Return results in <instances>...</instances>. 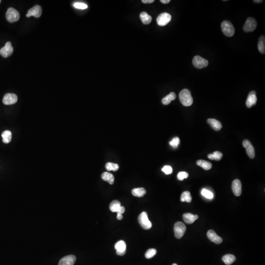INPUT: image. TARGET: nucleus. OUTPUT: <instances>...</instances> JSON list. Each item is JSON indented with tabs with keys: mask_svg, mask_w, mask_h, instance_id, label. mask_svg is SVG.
Listing matches in <instances>:
<instances>
[{
	"mask_svg": "<svg viewBox=\"0 0 265 265\" xmlns=\"http://www.w3.org/2000/svg\"><path fill=\"white\" fill-rule=\"evenodd\" d=\"M182 202H187L190 203L192 200V197L191 193L189 191H185L182 194L180 199Z\"/></svg>",
	"mask_w": 265,
	"mask_h": 265,
	"instance_id": "c85d7f7f",
	"label": "nucleus"
},
{
	"mask_svg": "<svg viewBox=\"0 0 265 265\" xmlns=\"http://www.w3.org/2000/svg\"><path fill=\"white\" fill-rule=\"evenodd\" d=\"M19 13L17 10L13 7H9L6 13V18L7 21L10 23H13L18 21L20 19Z\"/></svg>",
	"mask_w": 265,
	"mask_h": 265,
	"instance_id": "20e7f679",
	"label": "nucleus"
},
{
	"mask_svg": "<svg viewBox=\"0 0 265 265\" xmlns=\"http://www.w3.org/2000/svg\"><path fill=\"white\" fill-rule=\"evenodd\" d=\"M179 99L183 105L189 107L193 104V98L191 92L187 89H184L179 93Z\"/></svg>",
	"mask_w": 265,
	"mask_h": 265,
	"instance_id": "f257e3e1",
	"label": "nucleus"
},
{
	"mask_svg": "<svg viewBox=\"0 0 265 265\" xmlns=\"http://www.w3.org/2000/svg\"><path fill=\"white\" fill-rule=\"evenodd\" d=\"M13 50H14L12 46V43L9 42H7L5 44V46L0 50V54L4 57H7L12 55L13 52Z\"/></svg>",
	"mask_w": 265,
	"mask_h": 265,
	"instance_id": "1a4fd4ad",
	"label": "nucleus"
},
{
	"mask_svg": "<svg viewBox=\"0 0 265 265\" xmlns=\"http://www.w3.org/2000/svg\"><path fill=\"white\" fill-rule=\"evenodd\" d=\"M2 141L5 144H7L11 142L12 139V133L9 130H6L4 131L2 134Z\"/></svg>",
	"mask_w": 265,
	"mask_h": 265,
	"instance_id": "a878e982",
	"label": "nucleus"
},
{
	"mask_svg": "<svg viewBox=\"0 0 265 265\" xmlns=\"http://www.w3.org/2000/svg\"><path fill=\"white\" fill-rule=\"evenodd\" d=\"M256 94V92L255 91H251L248 94L246 101V106L248 108H250L256 104L257 100Z\"/></svg>",
	"mask_w": 265,
	"mask_h": 265,
	"instance_id": "f3484780",
	"label": "nucleus"
},
{
	"mask_svg": "<svg viewBox=\"0 0 265 265\" xmlns=\"http://www.w3.org/2000/svg\"><path fill=\"white\" fill-rule=\"evenodd\" d=\"M222 31L224 34L228 37H231L235 33V28L233 24L229 21H224L222 22Z\"/></svg>",
	"mask_w": 265,
	"mask_h": 265,
	"instance_id": "7ed1b4c3",
	"label": "nucleus"
},
{
	"mask_svg": "<svg viewBox=\"0 0 265 265\" xmlns=\"http://www.w3.org/2000/svg\"><path fill=\"white\" fill-rule=\"evenodd\" d=\"M121 207V203L120 201L115 200L110 203V209L112 212H117Z\"/></svg>",
	"mask_w": 265,
	"mask_h": 265,
	"instance_id": "cd10ccee",
	"label": "nucleus"
},
{
	"mask_svg": "<svg viewBox=\"0 0 265 265\" xmlns=\"http://www.w3.org/2000/svg\"><path fill=\"white\" fill-rule=\"evenodd\" d=\"M257 22L254 18H248L243 26V31L247 32L254 31L257 27Z\"/></svg>",
	"mask_w": 265,
	"mask_h": 265,
	"instance_id": "423d86ee",
	"label": "nucleus"
},
{
	"mask_svg": "<svg viewBox=\"0 0 265 265\" xmlns=\"http://www.w3.org/2000/svg\"><path fill=\"white\" fill-rule=\"evenodd\" d=\"M140 18L143 24L148 25L152 21V17L146 12H142L140 14Z\"/></svg>",
	"mask_w": 265,
	"mask_h": 265,
	"instance_id": "b1692460",
	"label": "nucleus"
},
{
	"mask_svg": "<svg viewBox=\"0 0 265 265\" xmlns=\"http://www.w3.org/2000/svg\"><path fill=\"white\" fill-rule=\"evenodd\" d=\"M207 235L210 241L216 244H220L223 242V239L218 236L215 231L212 230L208 231Z\"/></svg>",
	"mask_w": 265,
	"mask_h": 265,
	"instance_id": "2eb2a0df",
	"label": "nucleus"
},
{
	"mask_svg": "<svg viewBox=\"0 0 265 265\" xmlns=\"http://www.w3.org/2000/svg\"><path fill=\"white\" fill-rule=\"evenodd\" d=\"M160 2H162V3H163V4H166L169 3L170 2V0H161Z\"/></svg>",
	"mask_w": 265,
	"mask_h": 265,
	"instance_id": "a19ab883",
	"label": "nucleus"
},
{
	"mask_svg": "<svg viewBox=\"0 0 265 265\" xmlns=\"http://www.w3.org/2000/svg\"><path fill=\"white\" fill-rule=\"evenodd\" d=\"M157 253V250L154 248H151V249H148L145 254V256L147 259H150L154 257L155 255Z\"/></svg>",
	"mask_w": 265,
	"mask_h": 265,
	"instance_id": "2f4dec72",
	"label": "nucleus"
},
{
	"mask_svg": "<svg viewBox=\"0 0 265 265\" xmlns=\"http://www.w3.org/2000/svg\"><path fill=\"white\" fill-rule=\"evenodd\" d=\"M117 219L118 220H121L122 218H123V216H122V214L120 213H117Z\"/></svg>",
	"mask_w": 265,
	"mask_h": 265,
	"instance_id": "ea45409f",
	"label": "nucleus"
},
{
	"mask_svg": "<svg viewBox=\"0 0 265 265\" xmlns=\"http://www.w3.org/2000/svg\"><path fill=\"white\" fill-rule=\"evenodd\" d=\"M125 211V209L124 208V207L121 206L120 207V209L118 210V211H117V213H121V214H123Z\"/></svg>",
	"mask_w": 265,
	"mask_h": 265,
	"instance_id": "4c0bfd02",
	"label": "nucleus"
},
{
	"mask_svg": "<svg viewBox=\"0 0 265 265\" xmlns=\"http://www.w3.org/2000/svg\"><path fill=\"white\" fill-rule=\"evenodd\" d=\"M193 63L194 67L198 69H202L206 67L208 65V61L199 56H196L194 57Z\"/></svg>",
	"mask_w": 265,
	"mask_h": 265,
	"instance_id": "0eeeda50",
	"label": "nucleus"
},
{
	"mask_svg": "<svg viewBox=\"0 0 265 265\" xmlns=\"http://www.w3.org/2000/svg\"><path fill=\"white\" fill-rule=\"evenodd\" d=\"M223 154L220 152L215 151L213 152V154H210L208 155V158L209 159L211 160H216V161H220L223 158Z\"/></svg>",
	"mask_w": 265,
	"mask_h": 265,
	"instance_id": "c756f323",
	"label": "nucleus"
},
{
	"mask_svg": "<svg viewBox=\"0 0 265 265\" xmlns=\"http://www.w3.org/2000/svg\"><path fill=\"white\" fill-rule=\"evenodd\" d=\"M139 223L143 228L145 230L150 229L152 226L151 222L149 220L147 213L143 212L138 218Z\"/></svg>",
	"mask_w": 265,
	"mask_h": 265,
	"instance_id": "f03ea898",
	"label": "nucleus"
},
{
	"mask_svg": "<svg viewBox=\"0 0 265 265\" xmlns=\"http://www.w3.org/2000/svg\"><path fill=\"white\" fill-rule=\"evenodd\" d=\"M186 230V226L184 223L177 222L174 227L175 236L177 239H181L185 234Z\"/></svg>",
	"mask_w": 265,
	"mask_h": 265,
	"instance_id": "39448f33",
	"label": "nucleus"
},
{
	"mask_svg": "<svg viewBox=\"0 0 265 265\" xmlns=\"http://www.w3.org/2000/svg\"><path fill=\"white\" fill-rule=\"evenodd\" d=\"M180 141L179 138L178 137H175L174 138L172 139L171 141H170L169 145L171 146H172L173 148H177L180 144Z\"/></svg>",
	"mask_w": 265,
	"mask_h": 265,
	"instance_id": "72a5a7b5",
	"label": "nucleus"
},
{
	"mask_svg": "<svg viewBox=\"0 0 265 265\" xmlns=\"http://www.w3.org/2000/svg\"><path fill=\"white\" fill-rule=\"evenodd\" d=\"M243 146L246 148L247 154L249 157L253 159L255 157V150L250 141L248 140H245L243 142Z\"/></svg>",
	"mask_w": 265,
	"mask_h": 265,
	"instance_id": "9b49d317",
	"label": "nucleus"
},
{
	"mask_svg": "<svg viewBox=\"0 0 265 265\" xmlns=\"http://www.w3.org/2000/svg\"><path fill=\"white\" fill-rule=\"evenodd\" d=\"M106 169L108 171H116L119 169V165L115 163H108L106 164Z\"/></svg>",
	"mask_w": 265,
	"mask_h": 265,
	"instance_id": "7c9ffc66",
	"label": "nucleus"
},
{
	"mask_svg": "<svg viewBox=\"0 0 265 265\" xmlns=\"http://www.w3.org/2000/svg\"><path fill=\"white\" fill-rule=\"evenodd\" d=\"M201 194L207 199H212L213 198V194L208 189H202L201 191Z\"/></svg>",
	"mask_w": 265,
	"mask_h": 265,
	"instance_id": "473e14b6",
	"label": "nucleus"
},
{
	"mask_svg": "<svg viewBox=\"0 0 265 265\" xmlns=\"http://www.w3.org/2000/svg\"><path fill=\"white\" fill-rule=\"evenodd\" d=\"M184 222L188 224H192L199 218L198 215H194L191 213H185L183 216Z\"/></svg>",
	"mask_w": 265,
	"mask_h": 265,
	"instance_id": "a211bd4d",
	"label": "nucleus"
},
{
	"mask_svg": "<svg viewBox=\"0 0 265 265\" xmlns=\"http://www.w3.org/2000/svg\"><path fill=\"white\" fill-rule=\"evenodd\" d=\"M172 265H177L176 264H173Z\"/></svg>",
	"mask_w": 265,
	"mask_h": 265,
	"instance_id": "37998d69",
	"label": "nucleus"
},
{
	"mask_svg": "<svg viewBox=\"0 0 265 265\" xmlns=\"http://www.w3.org/2000/svg\"><path fill=\"white\" fill-rule=\"evenodd\" d=\"M73 6L75 8H77V9H85L87 8V5L85 4V3H83V2H75Z\"/></svg>",
	"mask_w": 265,
	"mask_h": 265,
	"instance_id": "f704fd0d",
	"label": "nucleus"
},
{
	"mask_svg": "<svg viewBox=\"0 0 265 265\" xmlns=\"http://www.w3.org/2000/svg\"><path fill=\"white\" fill-rule=\"evenodd\" d=\"M115 248L116 249V254L118 255L123 256L126 253V244L124 241L121 240L115 243Z\"/></svg>",
	"mask_w": 265,
	"mask_h": 265,
	"instance_id": "f8f14e48",
	"label": "nucleus"
},
{
	"mask_svg": "<svg viewBox=\"0 0 265 265\" xmlns=\"http://www.w3.org/2000/svg\"><path fill=\"white\" fill-rule=\"evenodd\" d=\"M171 16L168 13H162L157 18V23L159 26H164L171 21Z\"/></svg>",
	"mask_w": 265,
	"mask_h": 265,
	"instance_id": "6e6552de",
	"label": "nucleus"
},
{
	"mask_svg": "<svg viewBox=\"0 0 265 265\" xmlns=\"http://www.w3.org/2000/svg\"><path fill=\"white\" fill-rule=\"evenodd\" d=\"M254 2H256V3H261V2H263V1L262 0H254Z\"/></svg>",
	"mask_w": 265,
	"mask_h": 265,
	"instance_id": "79ce46f5",
	"label": "nucleus"
},
{
	"mask_svg": "<svg viewBox=\"0 0 265 265\" xmlns=\"http://www.w3.org/2000/svg\"><path fill=\"white\" fill-rule=\"evenodd\" d=\"M224 263L226 265H230L234 263L236 261V257L232 254H226L224 255L222 258Z\"/></svg>",
	"mask_w": 265,
	"mask_h": 265,
	"instance_id": "393cba45",
	"label": "nucleus"
},
{
	"mask_svg": "<svg viewBox=\"0 0 265 265\" xmlns=\"http://www.w3.org/2000/svg\"><path fill=\"white\" fill-rule=\"evenodd\" d=\"M1 0H0V4H1Z\"/></svg>",
	"mask_w": 265,
	"mask_h": 265,
	"instance_id": "c03bdc74",
	"label": "nucleus"
},
{
	"mask_svg": "<svg viewBox=\"0 0 265 265\" xmlns=\"http://www.w3.org/2000/svg\"><path fill=\"white\" fill-rule=\"evenodd\" d=\"M258 50L262 54H265V36H262L260 37L258 42Z\"/></svg>",
	"mask_w": 265,
	"mask_h": 265,
	"instance_id": "bb28decb",
	"label": "nucleus"
},
{
	"mask_svg": "<svg viewBox=\"0 0 265 265\" xmlns=\"http://www.w3.org/2000/svg\"><path fill=\"white\" fill-rule=\"evenodd\" d=\"M101 177L103 180L108 182L110 185L114 184L115 178L114 175L111 173L108 172H104L101 175Z\"/></svg>",
	"mask_w": 265,
	"mask_h": 265,
	"instance_id": "412c9836",
	"label": "nucleus"
},
{
	"mask_svg": "<svg viewBox=\"0 0 265 265\" xmlns=\"http://www.w3.org/2000/svg\"><path fill=\"white\" fill-rule=\"evenodd\" d=\"M42 7L38 5H36L29 9L26 16L27 17H30L31 16H33L36 18H39L42 15Z\"/></svg>",
	"mask_w": 265,
	"mask_h": 265,
	"instance_id": "ddd939ff",
	"label": "nucleus"
},
{
	"mask_svg": "<svg viewBox=\"0 0 265 265\" xmlns=\"http://www.w3.org/2000/svg\"><path fill=\"white\" fill-rule=\"evenodd\" d=\"M207 122L210 124L211 127L215 131H219L223 127L222 123H220V122L218 121V120H215V119L209 118L207 120Z\"/></svg>",
	"mask_w": 265,
	"mask_h": 265,
	"instance_id": "6ab92c4d",
	"label": "nucleus"
},
{
	"mask_svg": "<svg viewBox=\"0 0 265 265\" xmlns=\"http://www.w3.org/2000/svg\"><path fill=\"white\" fill-rule=\"evenodd\" d=\"M176 98V96L175 93L173 92H170L169 95L163 98L162 100V103L165 105H169V104L170 103L171 101L174 100Z\"/></svg>",
	"mask_w": 265,
	"mask_h": 265,
	"instance_id": "aec40b11",
	"label": "nucleus"
},
{
	"mask_svg": "<svg viewBox=\"0 0 265 265\" xmlns=\"http://www.w3.org/2000/svg\"><path fill=\"white\" fill-rule=\"evenodd\" d=\"M18 97L16 94L13 93H7L4 96L2 102L6 105L14 104L17 102Z\"/></svg>",
	"mask_w": 265,
	"mask_h": 265,
	"instance_id": "9d476101",
	"label": "nucleus"
},
{
	"mask_svg": "<svg viewBox=\"0 0 265 265\" xmlns=\"http://www.w3.org/2000/svg\"><path fill=\"white\" fill-rule=\"evenodd\" d=\"M141 2L144 4H151L154 2V0H142Z\"/></svg>",
	"mask_w": 265,
	"mask_h": 265,
	"instance_id": "58836bf2",
	"label": "nucleus"
},
{
	"mask_svg": "<svg viewBox=\"0 0 265 265\" xmlns=\"http://www.w3.org/2000/svg\"><path fill=\"white\" fill-rule=\"evenodd\" d=\"M196 164H198L199 166L203 168L204 169L206 170L210 169L212 167V164L211 163L208 162V161L203 160V159L198 160L196 162Z\"/></svg>",
	"mask_w": 265,
	"mask_h": 265,
	"instance_id": "4be33fe9",
	"label": "nucleus"
},
{
	"mask_svg": "<svg viewBox=\"0 0 265 265\" xmlns=\"http://www.w3.org/2000/svg\"><path fill=\"white\" fill-rule=\"evenodd\" d=\"M232 189L234 194L236 196H239L242 194V183L239 179H235L233 181L232 184Z\"/></svg>",
	"mask_w": 265,
	"mask_h": 265,
	"instance_id": "4468645a",
	"label": "nucleus"
},
{
	"mask_svg": "<svg viewBox=\"0 0 265 265\" xmlns=\"http://www.w3.org/2000/svg\"><path fill=\"white\" fill-rule=\"evenodd\" d=\"M132 194L134 196L141 198L144 196L146 194V191L143 188H139L132 189Z\"/></svg>",
	"mask_w": 265,
	"mask_h": 265,
	"instance_id": "5701e85b",
	"label": "nucleus"
},
{
	"mask_svg": "<svg viewBox=\"0 0 265 265\" xmlns=\"http://www.w3.org/2000/svg\"><path fill=\"white\" fill-rule=\"evenodd\" d=\"M189 176V174L185 171L180 172L177 175V179L180 181H182L184 179L187 178Z\"/></svg>",
	"mask_w": 265,
	"mask_h": 265,
	"instance_id": "c9c22d12",
	"label": "nucleus"
},
{
	"mask_svg": "<svg viewBox=\"0 0 265 265\" xmlns=\"http://www.w3.org/2000/svg\"><path fill=\"white\" fill-rule=\"evenodd\" d=\"M162 170L166 175L170 174L173 171L172 168L170 165H165V166H164L163 169H162Z\"/></svg>",
	"mask_w": 265,
	"mask_h": 265,
	"instance_id": "e433bc0d",
	"label": "nucleus"
},
{
	"mask_svg": "<svg viewBox=\"0 0 265 265\" xmlns=\"http://www.w3.org/2000/svg\"><path fill=\"white\" fill-rule=\"evenodd\" d=\"M76 261V257L73 255H70L61 259L59 265H73Z\"/></svg>",
	"mask_w": 265,
	"mask_h": 265,
	"instance_id": "dca6fc26",
	"label": "nucleus"
}]
</instances>
